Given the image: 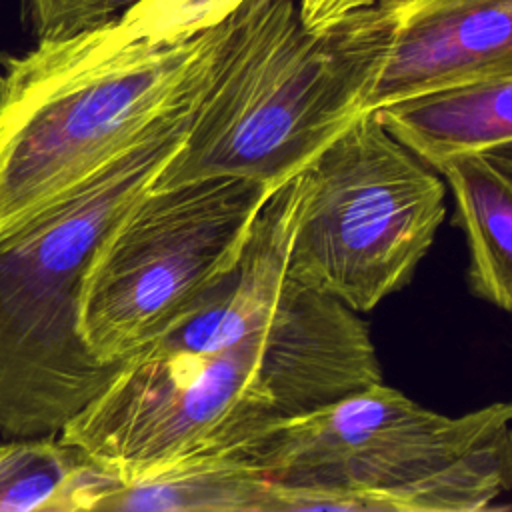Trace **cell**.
Instances as JSON below:
<instances>
[{"mask_svg": "<svg viewBox=\"0 0 512 512\" xmlns=\"http://www.w3.org/2000/svg\"><path fill=\"white\" fill-rule=\"evenodd\" d=\"M226 454L264 474L270 512L486 510L512 490V402L452 418L378 382Z\"/></svg>", "mask_w": 512, "mask_h": 512, "instance_id": "7a4b0ae2", "label": "cell"}, {"mask_svg": "<svg viewBox=\"0 0 512 512\" xmlns=\"http://www.w3.org/2000/svg\"><path fill=\"white\" fill-rule=\"evenodd\" d=\"M294 404L266 326L216 352L146 344L60 440L124 478L194 454H226Z\"/></svg>", "mask_w": 512, "mask_h": 512, "instance_id": "52a82bcc", "label": "cell"}, {"mask_svg": "<svg viewBox=\"0 0 512 512\" xmlns=\"http://www.w3.org/2000/svg\"><path fill=\"white\" fill-rule=\"evenodd\" d=\"M426 164L512 142V76L432 92L374 110Z\"/></svg>", "mask_w": 512, "mask_h": 512, "instance_id": "8fae6325", "label": "cell"}, {"mask_svg": "<svg viewBox=\"0 0 512 512\" xmlns=\"http://www.w3.org/2000/svg\"><path fill=\"white\" fill-rule=\"evenodd\" d=\"M392 38L366 110L512 76V0H390Z\"/></svg>", "mask_w": 512, "mask_h": 512, "instance_id": "ba28073f", "label": "cell"}, {"mask_svg": "<svg viewBox=\"0 0 512 512\" xmlns=\"http://www.w3.org/2000/svg\"><path fill=\"white\" fill-rule=\"evenodd\" d=\"M138 0H26L38 40L70 36L120 16Z\"/></svg>", "mask_w": 512, "mask_h": 512, "instance_id": "5bb4252c", "label": "cell"}, {"mask_svg": "<svg viewBox=\"0 0 512 512\" xmlns=\"http://www.w3.org/2000/svg\"><path fill=\"white\" fill-rule=\"evenodd\" d=\"M244 0H138L118 18L130 38L152 42L180 40L200 34L224 20Z\"/></svg>", "mask_w": 512, "mask_h": 512, "instance_id": "4fadbf2b", "label": "cell"}, {"mask_svg": "<svg viewBox=\"0 0 512 512\" xmlns=\"http://www.w3.org/2000/svg\"><path fill=\"white\" fill-rule=\"evenodd\" d=\"M392 2L308 28L296 0H244L210 28L186 136L150 188L250 178L278 188L366 112L388 54Z\"/></svg>", "mask_w": 512, "mask_h": 512, "instance_id": "6da1fadb", "label": "cell"}, {"mask_svg": "<svg viewBox=\"0 0 512 512\" xmlns=\"http://www.w3.org/2000/svg\"><path fill=\"white\" fill-rule=\"evenodd\" d=\"M432 168L446 180L466 234L474 296L512 312V176L482 150L456 152Z\"/></svg>", "mask_w": 512, "mask_h": 512, "instance_id": "30bf717a", "label": "cell"}, {"mask_svg": "<svg viewBox=\"0 0 512 512\" xmlns=\"http://www.w3.org/2000/svg\"><path fill=\"white\" fill-rule=\"evenodd\" d=\"M270 512V482L230 454H194L114 476L90 512Z\"/></svg>", "mask_w": 512, "mask_h": 512, "instance_id": "9c48e42d", "label": "cell"}, {"mask_svg": "<svg viewBox=\"0 0 512 512\" xmlns=\"http://www.w3.org/2000/svg\"><path fill=\"white\" fill-rule=\"evenodd\" d=\"M200 84L80 186L0 232L2 434H58L120 370L82 338L84 278L106 234L180 148Z\"/></svg>", "mask_w": 512, "mask_h": 512, "instance_id": "3957f363", "label": "cell"}, {"mask_svg": "<svg viewBox=\"0 0 512 512\" xmlns=\"http://www.w3.org/2000/svg\"><path fill=\"white\" fill-rule=\"evenodd\" d=\"M488 160H492L500 170H504L508 176H512V142L498 144L492 148L482 150Z\"/></svg>", "mask_w": 512, "mask_h": 512, "instance_id": "2e32d148", "label": "cell"}, {"mask_svg": "<svg viewBox=\"0 0 512 512\" xmlns=\"http://www.w3.org/2000/svg\"><path fill=\"white\" fill-rule=\"evenodd\" d=\"M444 198L442 176L366 110L296 172L288 276L370 312L412 280Z\"/></svg>", "mask_w": 512, "mask_h": 512, "instance_id": "5b68a950", "label": "cell"}, {"mask_svg": "<svg viewBox=\"0 0 512 512\" xmlns=\"http://www.w3.org/2000/svg\"><path fill=\"white\" fill-rule=\"evenodd\" d=\"M110 470L52 436L0 444V512L90 510Z\"/></svg>", "mask_w": 512, "mask_h": 512, "instance_id": "7c38bea8", "label": "cell"}, {"mask_svg": "<svg viewBox=\"0 0 512 512\" xmlns=\"http://www.w3.org/2000/svg\"><path fill=\"white\" fill-rule=\"evenodd\" d=\"M302 22L312 30H322L356 10L376 4L378 0H296Z\"/></svg>", "mask_w": 512, "mask_h": 512, "instance_id": "9a60e30c", "label": "cell"}, {"mask_svg": "<svg viewBox=\"0 0 512 512\" xmlns=\"http://www.w3.org/2000/svg\"><path fill=\"white\" fill-rule=\"evenodd\" d=\"M116 18L0 56V232L88 180L202 80L210 28L152 42Z\"/></svg>", "mask_w": 512, "mask_h": 512, "instance_id": "277c9868", "label": "cell"}, {"mask_svg": "<svg viewBox=\"0 0 512 512\" xmlns=\"http://www.w3.org/2000/svg\"><path fill=\"white\" fill-rule=\"evenodd\" d=\"M274 190L234 176L148 188L106 234L86 272L80 332L90 352L124 364L190 314L234 264Z\"/></svg>", "mask_w": 512, "mask_h": 512, "instance_id": "8992f818", "label": "cell"}]
</instances>
